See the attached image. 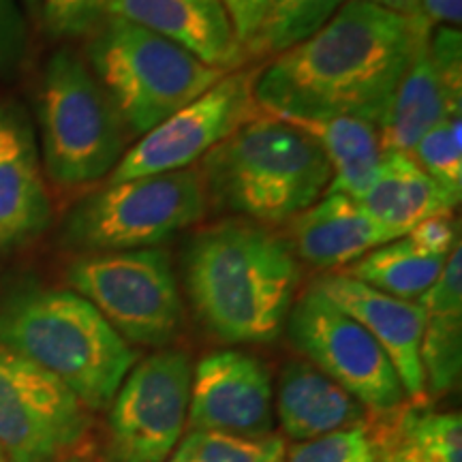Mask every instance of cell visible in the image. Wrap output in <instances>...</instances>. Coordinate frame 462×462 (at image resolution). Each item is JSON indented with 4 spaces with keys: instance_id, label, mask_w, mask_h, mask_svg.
<instances>
[{
    "instance_id": "obj_32",
    "label": "cell",
    "mask_w": 462,
    "mask_h": 462,
    "mask_svg": "<svg viewBox=\"0 0 462 462\" xmlns=\"http://www.w3.org/2000/svg\"><path fill=\"white\" fill-rule=\"evenodd\" d=\"M223 3L229 11L231 22H234L236 34H238L240 43L246 50V43L251 42V37L257 31L265 0H223Z\"/></svg>"
},
{
    "instance_id": "obj_18",
    "label": "cell",
    "mask_w": 462,
    "mask_h": 462,
    "mask_svg": "<svg viewBox=\"0 0 462 462\" xmlns=\"http://www.w3.org/2000/svg\"><path fill=\"white\" fill-rule=\"evenodd\" d=\"M285 238L304 263L337 270L402 236L381 225L349 195L323 193L319 201L291 218Z\"/></svg>"
},
{
    "instance_id": "obj_11",
    "label": "cell",
    "mask_w": 462,
    "mask_h": 462,
    "mask_svg": "<svg viewBox=\"0 0 462 462\" xmlns=\"http://www.w3.org/2000/svg\"><path fill=\"white\" fill-rule=\"evenodd\" d=\"M90 429L88 409L37 364L0 345V452L7 462H60Z\"/></svg>"
},
{
    "instance_id": "obj_19",
    "label": "cell",
    "mask_w": 462,
    "mask_h": 462,
    "mask_svg": "<svg viewBox=\"0 0 462 462\" xmlns=\"http://www.w3.org/2000/svg\"><path fill=\"white\" fill-rule=\"evenodd\" d=\"M276 415L285 435L296 441H310L371 421V413L349 392L302 360L282 368L276 388Z\"/></svg>"
},
{
    "instance_id": "obj_30",
    "label": "cell",
    "mask_w": 462,
    "mask_h": 462,
    "mask_svg": "<svg viewBox=\"0 0 462 462\" xmlns=\"http://www.w3.org/2000/svg\"><path fill=\"white\" fill-rule=\"evenodd\" d=\"M28 51H31V34L20 0H0V79L3 82H14L22 73Z\"/></svg>"
},
{
    "instance_id": "obj_23",
    "label": "cell",
    "mask_w": 462,
    "mask_h": 462,
    "mask_svg": "<svg viewBox=\"0 0 462 462\" xmlns=\"http://www.w3.org/2000/svg\"><path fill=\"white\" fill-rule=\"evenodd\" d=\"M368 426L377 462H462L460 413L429 411L421 404L374 418Z\"/></svg>"
},
{
    "instance_id": "obj_13",
    "label": "cell",
    "mask_w": 462,
    "mask_h": 462,
    "mask_svg": "<svg viewBox=\"0 0 462 462\" xmlns=\"http://www.w3.org/2000/svg\"><path fill=\"white\" fill-rule=\"evenodd\" d=\"M462 114V32L435 26L415 51L379 123L383 152L411 148L448 116Z\"/></svg>"
},
{
    "instance_id": "obj_36",
    "label": "cell",
    "mask_w": 462,
    "mask_h": 462,
    "mask_svg": "<svg viewBox=\"0 0 462 462\" xmlns=\"http://www.w3.org/2000/svg\"><path fill=\"white\" fill-rule=\"evenodd\" d=\"M60 462H88V460H84V458H78V456H69V458L60 460Z\"/></svg>"
},
{
    "instance_id": "obj_26",
    "label": "cell",
    "mask_w": 462,
    "mask_h": 462,
    "mask_svg": "<svg viewBox=\"0 0 462 462\" xmlns=\"http://www.w3.org/2000/svg\"><path fill=\"white\" fill-rule=\"evenodd\" d=\"M285 443L279 435L238 437L227 432L190 430L167 462H282Z\"/></svg>"
},
{
    "instance_id": "obj_2",
    "label": "cell",
    "mask_w": 462,
    "mask_h": 462,
    "mask_svg": "<svg viewBox=\"0 0 462 462\" xmlns=\"http://www.w3.org/2000/svg\"><path fill=\"white\" fill-rule=\"evenodd\" d=\"M184 281L195 315L215 337L273 343L296 302L300 262L285 236L248 218H225L193 236Z\"/></svg>"
},
{
    "instance_id": "obj_6",
    "label": "cell",
    "mask_w": 462,
    "mask_h": 462,
    "mask_svg": "<svg viewBox=\"0 0 462 462\" xmlns=\"http://www.w3.org/2000/svg\"><path fill=\"white\" fill-rule=\"evenodd\" d=\"M84 60L131 137L146 135L225 75L180 45L112 15L88 34Z\"/></svg>"
},
{
    "instance_id": "obj_29",
    "label": "cell",
    "mask_w": 462,
    "mask_h": 462,
    "mask_svg": "<svg viewBox=\"0 0 462 462\" xmlns=\"http://www.w3.org/2000/svg\"><path fill=\"white\" fill-rule=\"evenodd\" d=\"M107 3L109 0H43L39 26L56 42L88 37L107 17Z\"/></svg>"
},
{
    "instance_id": "obj_24",
    "label": "cell",
    "mask_w": 462,
    "mask_h": 462,
    "mask_svg": "<svg viewBox=\"0 0 462 462\" xmlns=\"http://www.w3.org/2000/svg\"><path fill=\"white\" fill-rule=\"evenodd\" d=\"M448 257L430 255L413 245L407 236L388 245L373 248L371 253L346 265L345 274L362 281L364 285L401 300H420L435 285Z\"/></svg>"
},
{
    "instance_id": "obj_8",
    "label": "cell",
    "mask_w": 462,
    "mask_h": 462,
    "mask_svg": "<svg viewBox=\"0 0 462 462\" xmlns=\"http://www.w3.org/2000/svg\"><path fill=\"white\" fill-rule=\"evenodd\" d=\"M67 281L129 345L161 346L180 330V289L163 248L82 255L69 263Z\"/></svg>"
},
{
    "instance_id": "obj_9",
    "label": "cell",
    "mask_w": 462,
    "mask_h": 462,
    "mask_svg": "<svg viewBox=\"0 0 462 462\" xmlns=\"http://www.w3.org/2000/svg\"><path fill=\"white\" fill-rule=\"evenodd\" d=\"M287 334L300 354L349 392L373 418L407 404L394 364L377 340L315 282L289 310Z\"/></svg>"
},
{
    "instance_id": "obj_37",
    "label": "cell",
    "mask_w": 462,
    "mask_h": 462,
    "mask_svg": "<svg viewBox=\"0 0 462 462\" xmlns=\"http://www.w3.org/2000/svg\"><path fill=\"white\" fill-rule=\"evenodd\" d=\"M0 462H7V460H5V456H3V452H0Z\"/></svg>"
},
{
    "instance_id": "obj_15",
    "label": "cell",
    "mask_w": 462,
    "mask_h": 462,
    "mask_svg": "<svg viewBox=\"0 0 462 462\" xmlns=\"http://www.w3.org/2000/svg\"><path fill=\"white\" fill-rule=\"evenodd\" d=\"M51 225V199L31 114L0 101V259L42 238Z\"/></svg>"
},
{
    "instance_id": "obj_21",
    "label": "cell",
    "mask_w": 462,
    "mask_h": 462,
    "mask_svg": "<svg viewBox=\"0 0 462 462\" xmlns=\"http://www.w3.org/2000/svg\"><path fill=\"white\" fill-rule=\"evenodd\" d=\"M418 302L424 306L420 360L426 394L443 396L456 388L462 368V251L448 257L435 285Z\"/></svg>"
},
{
    "instance_id": "obj_1",
    "label": "cell",
    "mask_w": 462,
    "mask_h": 462,
    "mask_svg": "<svg viewBox=\"0 0 462 462\" xmlns=\"http://www.w3.org/2000/svg\"><path fill=\"white\" fill-rule=\"evenodd\" d=\"M432 28L424 15L345 0L319 32L259 69L257 106L282 120L351 116L379 126Z\"/></svg>"
},
{
    "instance_id": "obj_22",
    "label": "cell",
    "mask_w": 462,
    "mask_h": 462,
    "mask_svg": "<svg viewBox=\"0 0 462 462\" xmlns=\"http://www.w3.org/2000/svg\"><path fill=\"white\" fill-rule=\"evenodd\" d=\"M285 123L298 126L326 154L332 167L326 193H343L351 199H360L366 193L383 154L377 125L351 116L287 118Z\"/></svg>"
},
{
    "instance_id": "obj_35",
    "label": "cell",
    "mask_w": 462,
    "mask_h": 462,
    "mask_svg": "<svg viewBox=\"0 0 462 462\" xmlns=\"http://www.w3.org/2000/svg\"><path fill=\"white\" fill-rule=\"evenodd\" d=\"M20 5H22V7H24L28 20H31L32 24L39 26V22H42L43 0H20Z\"/></svg>"
},
{
    "instance_id": "obj_27",
    "label": "cell",
    "mask_w": 462,
    "mask_h": 462,
    "mask_svg": "<svg viewBox=\"0 0 462 462\" xmlns=\"http://www.w3.org/2000/svg\"><path fill=\"white\" fill-rule=\"evenodd\" d=\"M462 114L448 116L437 123L411 148V157L437 184L462 198Z\"/></svg>"
},
{
    "instance_id": "obj_16",
    "label": "cell",
    "mask_w": 462,
    "mask_h": 462,
    "mask_svg": "<svg viewBox=\"0 0 462 462\" xmlns=\"http://www.w3.org/2000/svg\"><path fill=\"white\" fill-rule=\"evenodd\" d=\"M315 285L377 340L394 364L409 401L413 404L424 402V371L420 360L424 306L418 300L411 302L377 291L345 273L321 276Z\"/></svg>"
},
{
    "instance_id": "obj_10",
    "label": "cell",
    "mask_w": 462,
    "mask_h": 462,
    "mask_svg": "<svg viewBox=\"0 0 462 462\" xmlns=\"http://www.w3.org/2000/svg\"><path fill=\"white\" fill-rule=\"evenodd\" d=\"M257 75V67L225 73L204 95L129 146L107 182L190 170V165L262 112L255 101Z\"/></svg>"
},
{
    "instance_id": "obj_25",
    "label": "cell",
    "mask_w": 462,
    "mask_h": 462,
    "mask_svg": "<svg viewBox=\"0 0 462 462\" xmlns=\"http://www.w3.org/2000/svg\"><path fill=\"white\" fill-rule=\"evenodd\" d=\"M345 0H265L248 58H274L319 32Z\"/></svg>"
},
{
    "instance_id": "obj_3",
    "label": "cell",
    "mask_w": 462,
    "mask_h": 462,
    "mask_svg": "<svg viewBox=\"0 0 462 462\" xmlns=\"http://www.w3.org/2000/svg\"><path fill=\"white\" fill-rule=\"evenodd\" d=\"M0 345L65 383L86 409L112 404L135 349L71 289L20 285L0 296Z\"/></svg>"
},
{
    "instance_id": "obj_20",
    "label": "cell",
    "mask_w": 462,
    "mask_h": 462,
    "mask_svg": "<svg viewBox=\"0 0 462 462\" xmlns=\"http://www.w3.org/2000/svg\"><path fill=\"white\" fill-rule=\"evenodd\" d=\"M357 201L398 236L409 234L426 218L452 215L460 204L421 170L411 154L394 150L381 154L371 187Z\"/></svg>"
},
{
    "instance_id": "obj_7",
    "label": "cell",
    "mask_w": 462,
    "mask_h": 462,
    "mask_svg": "<svg viewBox=\"0 0 462 462\" xmlns=\"http://www.w3.org/2000/svg\"><path fill=\"white\" fill-rule=\"evenodd\" d=\"M208 208L204 180L193 167L107 182L69 210L60 240L79 255L157 248L199 223Z\"/></svg>"
},
{
    "instance_id": "obj_12",
    "label": "cell",
    "mask_w": 462,
    "mask_h": 462,
    "mask_svg": "<svg viewBox=\"0 0 462 462\" xmlns=\"http://www.w3.org/2000/svg\"><path fill=\"white\" fill-rule=\"evenodd\" d=\"M193 366L180 349L133 364L112 401L109 454L114 462H163L180 443Z\"/></svg>"
},
{
    "instance_id": "obj_34",
    "label": "cell",
    "mask_w": 462,
    "mask_h": 462,
    "mask_svg": "<svg viewBox=\"0 0 462 462\" xmlns=\"http://www.w3.org/2000/svg\"><path fill=\"white\" fill-rule=\"evenodd\" d=\"M362 3L377 5V7H383L402 15H421L420 0H362Z\"/></svg>"
},
{
    "instance_id": "obj_4",
    "label": "cell",
    "mask_w": 462,
    "mask_h": 462,
    "mask_svg": "<svg viewBox=\"0 0 462 462\" xmlns=\"http://www.w3.org/2000/svg\"><path fill=\"white\" fill-rule=\"evenodd\" d=\"M199 173L208 206L276 225L321 199L332 167L298 126L259 112L201 159Z\"/></svg>"
},
{
    "instance_id": "obj_33",
    "label": "cell",
    "mask_w": 462,
    "mask_h": 462,
    "mask_svg": "<svg viewBox=\"0 0 462 462\" xmlns=\"http://www.w3.org/2000/svg\"><path fill=\"white\" fill-rule=\"evenodd\" d=\"M420 7L432 26L460 28L462 0H420Z\"/></svg>"
},
{
    "instance_id": "obj_14",
    "label": "cell",
    "mask_w": 462,
    "mask_h": 462,
    "mask_svg": "<svg viewBox=\"0 0 462 462\" xmlns=\"http://www.w3.org/2000/svg\"><path fill=\"white\" fill-rule=\"evenodd\" d=\"M273 377L259 357L238 349L201 357L190 379V430L268 437L274 429Z\"/></svg>"
},
{
    "instance_id": "obj_31",
    "label": "cell",
    "mask_w": 462,
    "mask_h": 462,
    "mask_svg": "<svg viewBox=\"0 0 462 462\" xmlns=\"http://www.w3.org/2000/svg\"><path fill=\"white\" fill-rule=\"evenodd\" d=\"M404 236H407L415 246L421 248V251L439 257H449L454 253V248L460 245L452 215L426 218V221L415 225V227Z\"/></svg>"
},
{
    "instance_id": "obj_17",
    "label": "cell",
    "mask_w": 462,
    "mask_h": 462,
    "mask_svg": "<svg viewBox=\"0 0 462 462\" xmlns=\"http://www.w3.org/2000/svg\"><path fill=\"white\" fill-rule=\"evenodd\" d=\"M107 15L148 28L223 73L248 60L223 0H109Z\"/></svg>"
},
{
    "instance_id": "obj_5",
    "label": "cell",
    "mask_w": 462,
    "mask_h": 462,
    "mask_svg": "<svg viewBox=\"0 0 462 462\" xmlns=\"http://www.w3.org/2000/svg\"><path fill=\"white\" fill-rule=\"evenodd\" d=\"M39 152L45 176L73 190L107 178L129 150V131L84 56L60 48L37 90Z\"/></svg>"
},
{
    "instance_id": "obj_28",
    "label": "cell",
    "mask_w": 462,
    "mask_h": 462,
    "mask_svg": "<svg viewBox=\"0 0 462 462\" xmlns=\"http://www.w3.org/2000/svg\"><path fill=\"white\" fill-rule=\"evenodd\" d=\"M285 462H377V446L366 424L298 443Z\"/></svg>"
}]
</instances>
